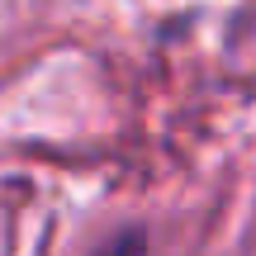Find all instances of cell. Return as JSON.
Wrapping results in <instances>:
<instances>
[{
	"mask_svg": "<svg viewBox=\"0 0 256 256\" xmlns=\"http://www.w3.org/2000/svg\"><path fill=\"white\" fill-rule=\"evenodd\" d=\"M90 256H152V247H147V228H119V232H110Z\"/></svg>",
	"mask_w": 256,
	"mask_h": 256,
	"instance_id": "1",
	"label": "cell"
}]
</instances>
